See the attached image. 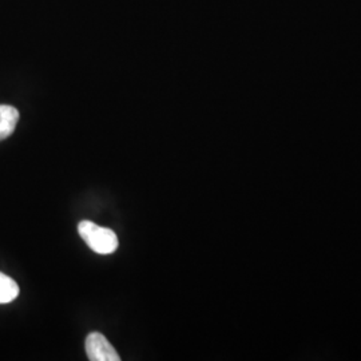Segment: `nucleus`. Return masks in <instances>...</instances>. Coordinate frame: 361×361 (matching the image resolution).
<instances>
[{
  "instance_id": "obj_1",
  "label": "nucleus",
  "mask_w": 361,
  "mask_h": 361,
  "mask_svg": "<svg viewBox=\"0 0 361 361\" xmlns=\"http://www.w3.org/2000/svg\"><path fill=\"white\" fill-rule=\"evenodd\" d=\"M78 232L91 250L98 255H111L118 247V237L111 229L98 226L91 221H82L78 225Z\"/></svg>"
},
{
  "instance_id": "obj_2",
  "label": "nucleus",
  "mask_w": 361,
  "mask_h": 361,
  "mask_svg": "<svg viewBox=\"0 0 361 361\" xmlns=\"http://www.w3.org/2000/svg\"><path fill=\"white\" fill-rule=\"evenodd\" d=\"M86 353L91 361H119L114 347L102 334H90L86 338Z\"/></svg>"
},
{
  "instance_id": "obj_3",
  "label": "nucleus",
  "mask_w": 361,
  "mask_h": 361,
  "mask_svg": "<svg viewBox=\"0 0 361 361\" xmlns=\"http://www.w3.org/2000/svg\"><path fill=\"white\" fill-rule=\"evenodd\" d=\"M19 111L8 104H0V141L8 138L18 125Z\"/></svg>"
},
{
  "instance_id": "obj_4",
  "label": "nucleus",
  "mask_w": 361,
  "mask_h": 361,
  "mask_svg": "<svg viewBox=\"0 0 361 361\" xmlns=\"http://www.w3.org/2000/svg\"><path fill=\"white\" fill-rule=\"evenodd\" d=\"M19 296V285L0 271V304H8Z\"/></svg>"
}]
</instances>
